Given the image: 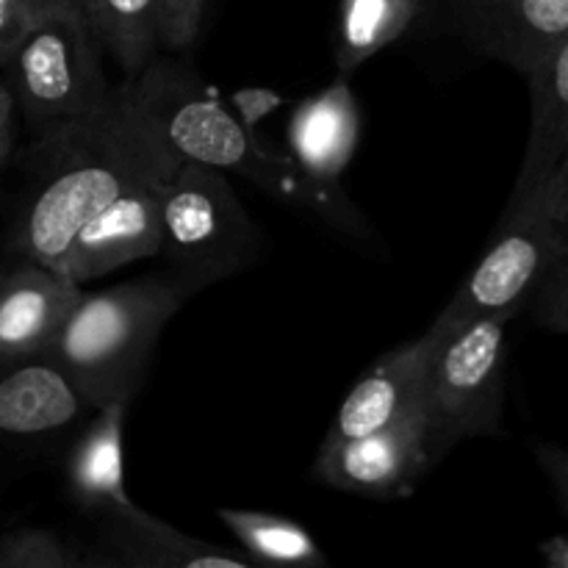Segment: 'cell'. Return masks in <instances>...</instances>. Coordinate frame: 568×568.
I'll list each match as a JSON object with an SVG mask.
<instances>
[{
	"mask_svg": "<svg viewBox=\"0 0 568 568\" xmlns=\"http://www.w3.org/2000/svg\"><path fill=\"white\" fill-rule=\"evenodd\" d=\"M37 181L20 211L22 261L59 270L72 236L100 209L148 183H164L181 159L161 131L142 78H122L98 109L44 125Z\"/></svg>",
	"mask_w": 568,
	"mask_h": 568,
	"instance_id": "6da1fadb",
	"label": "cell"
},
{
	"mask_svg": "<svg viewBox=\"0 0 568 568\" xmlns=\"http://www.w3.org/2000/svg\"><path fill=\"white\" fill-rule=\"evenodd\" d=\"M568 247V225L532 205L505 211V227L447 308L427 327L430 344L444 342L488 314H519Z\"/></svg>",
	"mask_w": 568,
	"mask_h": 568,
	"instance_id": "52a82bcc",
	"label": "cell"
},
{
	"mask_svg": "<svg viewBox=\"0 0 568 568\" xmlns=\"http://www.w3.org/2000/svg\"><path fill=\"white\" fill-rule=\"evenodd\" d=\"M128 399L98 408L67 458V486L81 508L92 514L114 516L133 508L125 491L122 466V430H125Z\"/></svg>",
	"mask_w": 568,
	"mask_h": 568,
	"instance_id": "e0dca14e",
	"label": "cell"
},
{
	"mask_svg": "<svg viewBox=\"0 0 568 568\" xmlns=\"http://www.w3.org/2000/svg\"><path fill=\"white\" fill-rule=\"evenodd\" d=\"M422 11V0H342L336 64L342 75L405 37Z\"/></svg>",
	"mask_w": 568,
	"mask_h": 568,
	"instance_id": "d6986e66",
	"label": "cell"
},
{
	"mask_svg": "<svg viewBox=\"0 0 568 568\" xmlns=\"http://www.w3.org/2000/svg\"><path fill=\"white\" fill-rule=\"evenodd\" d=\"M48 11L39 0H0V67L9 64Z\"/></svg>",
	"mask_w": 568,
	"mask_h": 568,
	"instance_id": "cb8c5ba5",
	"label": "cell"
},
{
	"mask_svg": "<svg viewBox=\"0 0 568 568\" xmlns=\"http://www.w3.org/2000/svg\"><path fill=\"white\" fill-rule=\"evenodd\" d=\"M81 297V283L37 261L0 275V364L48 355Z\"/></svg>",
	"mask_w": 568,
	"mask_h": 568,
	"instance_id": "30bf717a",
	"label": "cell"
},
{
	"mask_svg": "<svg viewBox=\"0 0 568 568\" xmlns=\"http://www.w3.org/2000/svg\"><path fill=\"white\" fill-rule=\"evenodd\" d=\"M516 314H488L430 344L425 369L427 449L433 466L466 438L503 436L505 333Z\"/></svg>",
	"mask_w": 568,
	"mask_h": 568,
	"instance_id": "5b68a950",
	"label": "cell"
},
{
	"mask_svg": "<svg viewBox=\"0 0 568 568\" xmlns=\"http://www.w3.org/2000/svg\"><path fill=\"white\" fill-rule=\"evenodd\" d=\"M216 516L255 564L308 568L327 564L314 536L303 525L286 519V516L242 508H220Z\"/></svg>",
	"mask_w": 568,
	"mask_h": 568,
	"instance_id": "ffe728a7",
	"label": "cell"
},
{
	"mask_svg": "<svg viewBox=\"0 0 568 568\" xmlns=\"http://www.w3.org/2000/svg\"><path fill=\"white\" fill-rule=\"evenodd\" d=\"M358 103L347 75L311 94L288 122V159L316 186L338 192V178L358 148Z\"/></svg>",
	"mask_w": 568,
	"mask_h": 568,
	"instance_id": "5bb4252c",
	"label": "cell"
},
{
	"mask_svg": "<svg viewBox=\"0 0 568 568\" xmlns=\"http://www.w3.org/2000/svg\"><path fill=\"white\" fill-rule=\"evenodd\" d=\"M464 37L521 75L568 37V0H458Z\"/></svg>",
	"mask_w": 568,
	"mask_h": 568,
	"instance_id": "8fae6325",
	"label": "cell"
},
{
	"mask_svg": "<svg viewBox=\"0 0 568 568\" xmlns=\"http://www.w3.org/2000/svg\"><path fill=\"white\" fill-rule=\"evenodd\" d=\"M14 94L6 87H0V166L6 164L14 144Z\"/></svg>",
	"mask_w": 568,
	"mask_h": 568,
	"instance_id": "83f0119b",
	"label": "cell"
},
{
	"mask_svg": "<svg viewBox=\"0 0 568 568\" xmlns=\"http://www.w3.org/2000/svg\"><path fill=\"white\" fill-rule=\"evenodd\" d=\"M186 300L172 277H139L83 294L48 355L94 408L131 403L161 331Z\"/></svg>",
	"mask_w": 568,
	"mask_h": 568,
	"instance_id": "3957f363",
	"label": "cell"
},
{
	"mask_svg": "<svg viewBox=\"0 0 568 568\" xmlns=\"http://www.w3.org/2000/svg\"><path fill=\"white\" fill-rule=\"evenodd\" d=\"M532 455H536L544 477L549 480L560 508H564V514L568 516V449H560L547 442H538L536 447H532Z\"/></svg>",
	"mask_w": 568,
	"mask_h": 568,
	"instance_id": "4316f807",
	"label": "cell"
},
{
	"mask_svg": "<svg viewBox=\"0 0 568 568\" xmlns=\"http://www.w3.org/2000/svg\"><path fill=\"white\" fill-rule=\"evenodd\" d=\"M81 9L122 78H139L159 59L164 44L155 0H81Z\"/></svg>",
	"mask_w": 568,
	"mask_h": 568,
	"instance_id": "ac0fdd59",
	"label": "cell"
},
{
	"mask_svg": "<svg viewBox=\"0 0 568 568\" xmlns=\"http://www.w3.org/2000/svg\"><path fill=\"white\" fill-rule=\"evenodd\" d=\"M532 320L552 333H568V247L532 297Z\"/></svg>",
	"mask_w": 568,
	"mask_h": 568,
	"instance_id": "7402d4cb",
	"label": "cell"
},
{
	"mask_svg": "<svg viewBox=\"0 0 568 568\" xmlns=\"http://www.w3.org/2000/svg\"><path fill=\"white\" fill-rule=\"evenodd\" d=\"M430 466L425 414H416L369 436L322 442L314 477L338 491L410 497Z\"/></svg>",
	"mask_w": 568,
	"mask_h": 568,
	"instance_id": "ba28073f",
	"label": "cell"
},
{
	"mask_svg": "<svg viewBox=\"0 0 568 568\" xmlns=\"http://www.w3.org/2000/svg\"><path fill=\"white\" fill-rule=\"evenodd\" d=\"M525 205H532V209H538L541 214H547L549 220L568 225V150L564 153V159L558 161V166L552 170V175L547 178V183L538 189L536 197L527 200Z\"/></svg>",
	"mask_w": 568,
	"mask_h": 568,
	"instance_id": "d4e9b609",
	"label": "cell"
},
{
	"mask_svg": "<svg viewBox=\"0 0 568 568\" xmlns=\"http://www.w3.org/2000/svg\"><path fill=\"white\" fill-rule=\"evenodd\" d=\"M139 78L178 159L239 172L281 203L314 211L338 227H355V211L342 194L308 181L288 155L266 150L192 70L155 59Z\"/></svg>",
	"mask_w": 568,
	"mask_h": 568,
	"instance_id": "7a4b0ae2",
	"label": "cell"
},
{
	"mask_svg": "<svg viewBox=\"0 0 568 568\" xmlns=\"http://www.w3.org/2000/svg\"><path fill=\"white\" fill-rule=\"evenodd\" d=\"M105 555L116 566L128 568H250L255 560L244 549L216 547L192 538L148 510L133 505L131 510L105 516Z\"/></svg>",
	"mask_w": 568,
	"mask_h": 568,
	"instance_id": "9a60e30c",
	"label": "cell"
},
{
	"mask_svg": "<svg viewBox=\"0 0 568 568\" xmlns=\"http://www.w3.org/2000/svg\"><path fill=\"white\" fill-rule=\"evenodd\" d=\"M164 183H148L111 200L72 236L59 270L87 283L161 255L164 244Z\"/></svg>",
	"mask_w": 568,
	"mask_h": 568,
	"instance_id": "9c48e42d",
	"label": "cell"
},
{
	"mask_svg": "<svg viewBox=\"0 0 568 568\" xmlns=\"http://www.w3.org/2000/svg\"><path fill=\"white\" fill-rule=\"evenodd\" d=\"M70 375L50 355L0 364V438L31 442L61 436L94 414Z\"/></svg>",
	"mask_w": 568,
	"mask_h": 568,
	"instance_id": "7c38bea8",
	"label": "cell"
},
{
	"mask_svg": "<svg viewBox=\"0 0 568 568\" xmlns=\"http://www.w3.org/2000/svg\"><path fill=\"white\" fill-rule=\"evenodd\" d=\"M525 78L530 83V133L508 211L536 197L568 150V37Z\"/></svg>",
	"mask_w": 568,
	"mask_h": 568,
	"instance_id": "2e32d148",
	"label": "cell"
},
{
	"mask_svg": "<svg viewBox=\"0 0 568 568\" xmlns=\"http://www.w3.org/2000/svg\"><path fill=\"white\" fill-rule=\"evenodd\" d=\"M39 3H42V0H39ZM42 9H44V6H42Z\"/></svg>",
	"mask_w": 568,
	"mask_h": 568,
	"instance_id": "4dcf8cb0",
	"label": "cell"
},
{
	"mask_svg": "<svg viewBox=\"0 0 568 568\" xmlns=\"http://www.w3.org/2000/svg\"><path fill=\"white\" fill-rule=\"evenodd\" d=\"M283 103H286L283 94L272 92V89H261V87H250L233 94V105H236L239 111V120L244 122V128H247L255 139H258V133H255L258 122L264 120V116H270L272 111L281 109Z\"/></svg>",
	"mask_w": 568,
	"mask_h": 568,
	"instance_id": "484cf974",
	"label": "cell"
},
{
	"mask_svg": "<svg viewBox=\"0 0 568 568\" xmlns=\"http://www.w3.org/2000/svg\"><path fill=\"white\" fill-rule=\"evenodd\" d=\"M170 277L192 297L264 255V233L222 170L181 161L164 186V244Z\"/></svg>",
	"mask_w": 568,
	"mask_h": 568,
	"instance_id": "277c9868",
	"label": "cell"
},
{
	"mask_svg": "<svg viewBox=\"0 0 568 568\" xmlns=\"http://www.w3.org/2000/svg\"><path fill=\"white\" fill-rule=\"evenodd\" d=\"M44 11L50 9H59V6H81V0H42Z\"/></svg>",
	"mask_w": 568,
	"mask_h": 568,
	"instance_id": "f546056e",
	"label": "cell"
},
{
	"mask_svg": "<svg viewBox=\"0 0 568 568\" xmlns=\"http://www.w3.org/2000/svg\"><path fill=\"white\" fill-rule=\"evenodd\" d=\"M100 39L81 6L50 9L9 61L11 92L39 125L98 109L114 87L103 72Z\"/></svg>",
	"mask_w": 568,
	"mask_h": 568,
	"instance_id": "8992f818",
	"label": "cell"
},
{
	"mask_svg": "<svg viewBox=\"0 0 568 568\" xmlns=\"http://www.w3.org/2000/svg\"><path fill=\"white\" fill-rule=\"evenodd\" d=\"M155 6H159L161 44L166 50L189 48L203 26L205 0H155Z\"/></svg>",
	"mask_w": 568,
	"mask_h": 568,
	"instance_id": "603a6c76",
	"label": "cell"
},
{
	"mask_svg": "<svg viewBox=\"0 0 568 568\" xmlns=\"http://www.w3.org/2000/svg\"><path fill=\"white\" fill-rule=\"evenodd\" d=\"M111 555H87L59 532L44 527H17L0 536V568H105Z\"/></svg>",
	"mask_w": 568,
	"mask_h": 568,
	"instance_id": "44dd1931",
	"label": "cell"
},
{
	"mask_svg": "<svg viewBox=\"0 0 568 568\" xmlns=\"http://www.w3.org/2000/svg\"><path fill=\"white\" fill-rule=\"evenodd\" d=\"M427 358H430V344L425 338L381 355L349 388L325 442L369 436L408 416L425 414L422 392H425Z\"/></svg>",
	"mask_w": 568,
	"mask_h": 568,
	"instance_id": "4fadbf2b",
	"label": "cell"
},
{
	"mask_svg": "<svg viewBox=\"0 0 568 568\" xmlns=\"http://www.w3.org/2000/svg\"><path fill=\"white\" fill-rule=\"evenodd\" d=\"M538 555L552 568H568V536H552L538 544Z\"/></svg>",
	"mask_w": 568,
	"mask_h": 568,
	"instance_id": "f1b7e54d",
	"label": "cell"
}]
</instances>
